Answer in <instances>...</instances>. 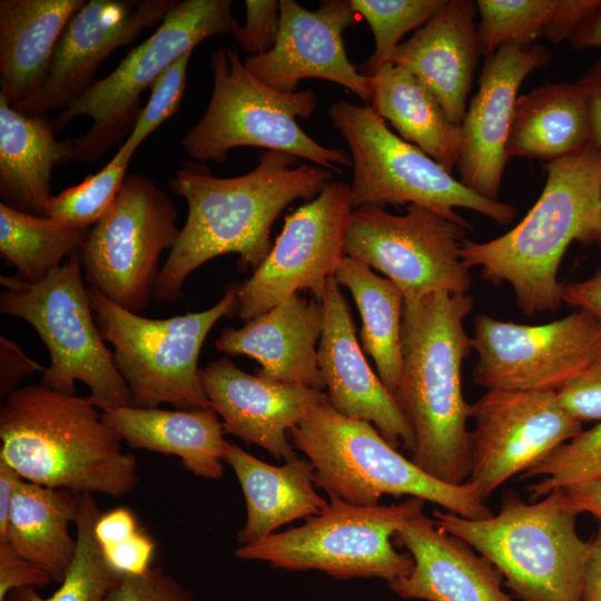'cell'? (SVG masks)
Wrapping results in <instances>:
<instances>
[{"label": "cell", "mask_w": 601, "mask_h": 601, "mask_svg": "<svg viewBox=\"0 0 601 601\" xmlns=\"http://www.w3.org/2000/svg\"><path fill=\"white\" fill-rule=\"evenodd\" d=\"M297 159L267 150L252 171L229 178L200 169L176 170L169 186L187 201L188 215L158 273L152 297L178 300L189 275L221 255L237 254L242 269L257 268L273 247L270 228L282 211L297 199H314L332 181L333 171L294 166Z\"/></svg>", "instance_id": "obj_1"}, {"label": "cell", "mask_w": 601, "mask_h": 601, "mask_svg": "<svg viewBox=\"0 0 601 601\" xmlns=\"http://www.w3.org/2000/svg\"><path fill=\"white\" fill-rule=\"evenodd\" d=\"M473 306L471 295L447 292L404 302L403 367L393 394L414 435L412 462L453 485L471 473V404L463 395L462 365L472 349L464 321Z\"/></svg>", "instance_id": "obj_2"}, {"label": "cell", "mask_w": 601, "mask_h": 601, "mask_svg": "<svg viewBox=\"0 0 601 601\" xmlns=\"http://www.w3.org/2000/svg\"><path fill=\"white\" fill-rule=\"evenodd\" d=\"M0 460L26 481L76 494L121 497L138 463L89 396L43 385L19 387L0 408Z\"/></svg>", "instance_id": "obj_3"}, {"label": "cell", "mask_w": 601, "mask_h": 601, "mask_svg": "<svg viewBox=\"0 0 601 601\" xmlns=\"http://www.w3.org/2000/svg\"><path fill=\"white\" fill-rule=\"evenodd\" d=\"M546 171L541 196L514 228L484 243L465 239L461 250L485 280L508 283L528 316L560 308L562 258L573 242L594 244L601 217V151L592 141Z\"/></svg>", "instance_id": "obj_4"}, {"label": "cell", "mask_w": 601, "mask_h": 601, "mask_svg": "<svg viewBox=\"0 0 601 601\" xmlns=\"http://www.w3.org/2000/svg\"><path fill=\"white\" fill-rule=\"evenodd\" d=\"M579 511L564 489L525 502L503 492L497 514L472 520L434 510L439 529L486 558L518 601H581L589 541L577 532Z\"/></svg>", "instance_id": "obj_5"}, {"label": "cell", "mask_w": 601, "mask_h": 601, "mask_svg": "<svg viewBox=\"0 0 601 601\" xmlns=\"http://www.w3.org/2000/svg\"><path fill=\"white\" fill-rule=\"evenodd\" d=\"M315 470V483L346 502L373 506L385 494L418 497L462 518L493 515L469 483H444L402 455L370 422L338 413L327 401L289 431Z\"/></svg>", "instance_id": "obj_6"}, {"label": "cell", "mask_w": 601, "mask_h": 601, "mask_svg": "<svg viewBox=\"0 0 601 601\" xmlns=\"http://www.w3.org/2000/svg\"><path fill=\"white\" fill-rule=\"evenodd\" d=\"M209 67V104L180 140L191 159L224 162L235 148L259 147L305 158L338 174L352 165L344 150L318 144L297 124V118H308L317 106L313 90L270 88L245 68L239 51L230 47L214 51Z\"/></svg>", "instance_id": "obj_7"}, {"label": "cell", "mask_w": 601, "mask_h": 601, "mask_svg": "<svg viewBox=\"0 0 601 601\" xmlns=\"http://www.w3.org/2000/svg\"><path fill=\"white\" fill-rule=\"evenodd\" d=\"M0 312L26 321L46 345L50 365L40 384L76 394V383L90 391L101 411L131 405L129 390L106 346L85 287L77 253L38 283L0 276Z\"/></svg>", "instance_id": "obj_8"}, {"label": "cell", "mask_w": 601, "mask_h": 601, "mask_svg": "<svg viewBox=\"0 0 601 601\" xmlns=\"http://www.w3.org/2000/svg\"><path fill=\"white\" fill-rule=\"evenodd\" d=\"M238 284L214 306L168 318H148L115 304L93 288L89 297L105 342L111 344L131 406L211 408L203 390L198 359L204 342L224 316L235 315Z\"/></svg>", "instance_id": "obj_9"}, {"label": "cell", "mask_w": 601, "mask_h": 601, "mask_svg": "<svg viewBox=\"0 0 601 601\" xmlns=\"http://www.w3.org/2000/svg\"><path fill=\"white\" fill-rule=\"evenodd\" d=\"M328 115L351 152L353 209L414 204L463 224L469 223L455 208L474 210L503 225L515 217L513 206L476 194L418 147L392 132L371 106L339 100Z\"/></svg>", "instance_id": "obj_10"}, {"label": "cell", "mask_w": 601, "mask_h": 601, "mask_svg": "<svg viewBox=\"0 0 601 601\" xmlns=\"http://www.w3.org/2000/svg\"><path fill=\"white\" fill-rule=\"evenodd\" d=\"M423 500L364 506L329 495L324 510L296 528L274 533L235 555L288 571H322L335 579L376 578L387 582L413 569L410 554L393 545L396 532L423 512Z\"/></svg>", "instance_id": "obj_11"}, {"label": "cell", "mask_w": 601, "mask_h": 601, "mask_svg": "<svg viewBox=\"0 0 601 601\" xmlns=\"http://www.w3.org/2000/svg\"><path fill=\"white\" fill-rule=\"evenodd\" d=\"M238 27L229 0L176 1L150 37L55 118L56 130L79 116L93 120L91 128L75 139V159L97 160L128 137L142 109V91L197 45L213 36L234 35Z\"/></svg>", "instance_id": "obj_12"}, {"label": "cell", "mask_w": 601, "mask_h": 601, "mask_svg": "<svg viewBox=\"0 0 601 601\" xmlns=\"http://www.w3.org/2000/svg\"><path fill=\"white\" fill-rule=\"evenodd\" d=\"M177 218L155 181L139 174L126 177L77 252L90 287L131 313L142 312L152 297L160 255L179 236Z\"/></svg>", "instance_id": "obj_13"}, {"label": "cell", "mask_w": 601, "mask_h": 601, "mask_svg": "<svg viewBox=\"0 0 601 601\" xmlns=\"http://www.w3.org/2000/svg\"><path fill=\"white\" fill-rule=\"evenodd\" d=\"M467 229L420 205H407L403 215L367 205L352 211L344 253L392 280L405 302L435 292L467 294L472 275L461 256Z\"/></svg>", "instance_id": "obj_14"}, {"label": "cell", "mask_w": 601, "mask_h": 601, "mask_svg": "<svg viewBox=\"0 0 601 601\" xmlns=\"http://www.w3.org/2000/svg\"><path fill=\"white\" fill-rule=\"evenodd\" d=\"M472 349L473 381L487 391L559 392L601 354V324L581 309L540 325L480 314Z\"/></svg>", "instance_id": "obj_15"}, {"label": "cell", "mask_w": 601, "mask_h": 601, "mask_svg": "<svg viewBox=\"0 0 601 601\" xmlns=\"http://www.w3.org/2000/svg\"><path fill=\"white\" fill-rule=\"evenodd\" d=\"M352 211L349 184L335 180L287 215L267 257L238 284L235 315L248 322L300 290L319 300L345 257Z\"/></svg>", "instance_id": "obj_16"}, {"label": "cell", "mask_w": 601, "mask_h": 601, "mask_svg": "<svg viewBox=\"0 0 601 601\" xmlns=\"http://www.w3.org/2000/svg\"><path fill=\"white\" fill-rule=\"evenodd\" d=\"M471 473L466 481L486 501L583 431L558 392L491 390L471 404Z\"/></svg>", "instance_id": "obj_17"}, {"label": "cell", "mask_w": 601, "mask_h": 601, "mask_svg": "<svg viewBox=\"0 0 601 601\" xmlns=\"http://www.w3.org/2000/svg\"><path fill=\"white\" fill-rule=\"evenodd\" d=\"M173 0H88L72 14L56 46L43 86L13 106L29 116L65 110L97 81L100 63L160 22Z\"/></svg>", "instance_id": "obj_18"}, {"label": "cell", "mask_w": 601, "mask_h": 601, "mask_svg": "<svg viewBox=\"0 0 601 601\" xmlns=\"http://www.w3.org/2000/svg\"><path fill=\"white\" fill-rule=\"evenodd\" d=\"M351 0H323L316 11L294 0L279 1V28L275 46L265 53L247 56L245 68L270 88L295 92L300 80L316 78L346 87L371 104L370 77L349 61L343 32L357 21Z\"/></svg>", "instance_id": "obj_19"}, {"label": "cell", "mask_w": 601, "mask_h": 601, "mask_svg": "<svg viewBox=\"0 0 601 601\" xmlns=\"http://www.w3.org/2000/svg\"><path fill=\"white\" fill-rule=\"evenodd\" d=\"M550 61L551 53L542 46L506 45L486 58L479 89L460 125L456 165L460 181L476 194L499 200L519 88Z\"/></svg>", "instance_id": "obj_20"}, {"label": "cell", "mask_w": 601, "mask_h": 601, "mask_svg": "<svg viewBox=\"0 0 601 601\" xmlns=\"http://www.w3.org/2000/svg\"><path fill=\"white\" fill-rule=\"evenodd\" d=\"M199 380L210 407L223 418L225 433L285 462L298 457L289 431L328 400L322 390L246 373L228 357L200 368Z\"/></svg>", "instance_id": "obj_21"}, {"label": "cell", "mask_w": 601, "mask_h": 601, "mask_svg": "<svg viewBox=\"0 0 601 601\" xmlns=\"http://www.w3.org/2000/svg\"><path fill=\"white\" fill-rule=\"evenodd\" d=\"M324 314L318 366L331 405L341 414L372 423L394 447H414L412 428L394 395L371 368L357 342L349 306L334 277L319 298Z\"/></svg>", "instance_id": "obj_22"}, {"label": "cell", "mask_w": 601, "mask_h": 601, "mask_svg": "<svg viewBox=\"0 0 601 601\" xmlns=\"http://www.w3.org/2000/svg\"><path fill=\"white\" fill-rule=\"evenodd\" d=\"M413 569L387 582L402 599L421 601H515L503 590V575L462 539L439 529L432 518L416 514L394 535Z\"/></svg>", "instance_id": "obj_23"}, {"label": "cell", "mask_w": 601, "mask_h": 601, "mask_svg": "<svg viewBox=\"0 0 601 601\" xmlns=\"http://www.w3.org/2000/svg\"><path fill=\"white\" fill-rule=\"evenodd\" d=\"M323 325L321 300L295 294L240 328L225 327L215 347L256 359L262 365L257 375L264 378L323 391L318 366Z\"/></svg>", "instance_id": "obj_24"}, {"label": "cell", "mask_w": 601, "mask_h": 601, "mask_svg": "<svg viewBox=\"0 0 601 601\" xmlns=\"http://www.w3.org/2000/svg\"><path fill=\"white\" fill-rule=\"evenodd\" d=\"M476 3L449 0L408 40L395 49L392 63L420 79L447 117L461 125L480 56Z\"/></svg>", "instance_id": "obj_25"}, {"label": "cell", "mask_w": 601, "mask_h": 601, "mask_svg": "<svg viewBox=\"0 0 601 601\" xmlns=\"http://www.w3.org/2000/svg\"><path fill=\"white\" fill-rule=\"evenodd\" d=\"M45 116L18 111L0 97V196L9 207L48 217L53 168L75 159V139H57Z\"/></svg>", "instance_id": "obj_26"}, {"label": "cell", "mask_w": 601, "mask_h": 601, "mask_svg": "<svg viewBox=\"0 0 601 601\" xmlns=\"http://www.w3.org/2000/svg\"><path fill=\"white\" fill-rule=\"evenodd\" d=\"M104 421L131 449L178 456L196 476H223L228 441L213 408L162 410L120 406L102 411Z\"/></svg>", "instance_id": "obj_27"}, {"label": "cell", "mask_w": 601, "mask_h": 601, "mask_svg": "<svg viewBox=\"0 0 601 601\" xmlns=\"http://www.w3.org/2000/svg\"><path fill=\"white\" fill-rule=\"evenodd\" d=\"M225 461L246 502V521L237 533L240 545L265 539L287 523L314 516L327 505L315 489V470L307 459L296 457L275 466L228 442Z\"/></svg>", "instance_id": "obj_28"}, {"label": "cell", "mask_w": 601, "mask_h": 601, "mask_svg": "<svg viewBox=\"0 0 601 601\" xmlns=\"http://www.w3.org/2000/svg\"><path fill=\"white\" fill-rule=\"evenodd\" d=\"M85 0L0 1V97L14 106L46 82L58 40Z\"/></svg>", "instance_id": "obj_29"}, {"label": "cell", "mask_w": 601, "mask_h": 601, "mask_svg": "<svg viewBox=\"0 0 601 601\" xmlns=\"http://www.w3.org/2000/svg\"><path fill=\"white\" fill-rule=\"evenodd\" d=\"M587 105L578 83L552 82L518 97L506 156L553 161L591 142Z\"/></svg>", "instance_id": "obj_30"}, {"label": "cell", "mask_w": 601, "mask_h": 601, "mask_svg": "<svg viewBox=\"0 0 601 601\" xmlns=\"http://www.w3.org/2000/svg\"><path fill=\"white\" fill-rule=\"evenodd\" d=\"M371 107L388 120L401 138L452 173L460 154L461 127L445 114L432 91L414 75L392 62L370 77Z\"/></svg>", "instance_id": "obj_31"}, {"label": "cell", "mask_w": 601, "mask_h": 601, "mask_svg": "<svg viewBox=\"0 0 601 601\" xmlns=\"http://www.w3.org/2000/svg\"><path fill=\"white\" fill-rule=\"evenodd\" d=\"M78 511L79 494L20 479L6 543L60 583L76 554L77 540L70 533V524L75 523Z\"/></svg>", "instance_id": "obj_32"}, {"label": "cell", "mask_w": 601, "mask_h": 601, "mask_svg": "<svg viewBox=\"0 0 601 601\" xmlns=\"http://www.w3.org/2000/svg\"><path fill=\"white\" fill-rule=\"evenodd\" d=\"M334 278L351 292L362 319L363 348L373 358L383 384L394 394L403 367V293L392 280L346 255Z\"/></svg>", "instance_id": "obj_33"}, {"label": "cell", "mask_w": 601, "mask_h": 601, "mask_svg": "<svg viewBox=\"0 0 601 601\" xmlns=\"http://www.w3.org/2000/svg\"><path fill=\"white\" fill-rule=\"evenodd\" d=\"M90 228H72L0 203V253L17 278L38 283L78 252Z\"/></svg>", "instance_id": "obj_34"}, {"label": "cell", "mask_w": 601, "mask_h": 601, "mask_svg": "<svg viewBox=\"0 0 601 601\" xmlns=\"http://www.w3.org/2000/svg\"><path fill=\"white\" fill-rule=\"evenodd\" d=\"M100 515L92 494H79L76 554L59 588L46 598L33 588L18 589L3 601H105L121 575L109 566L96 540L93 528Z\"/></svg>", "instance_id": "obj_35"}, {"label": "cell", "mask_w": 601, "mask_h": 601, "mask_svg": "<svg viewBox=\"0 0 601 601\" xmlns=\"http://www.w3.org/2000/svg\"><path fill=\"white\" fill-rule=\"evenodd\" d=\"M481 56L490 57L506 45L523 48L543 37L555 14L558 0H479Z\"/></svg>", "instance_id": "obj_36"}, {"label": "cell", "mask_w": 601, "mask_h": 601, "mask_svg": "<svg viewBox=\"0 0 601 601\" xmlns=\"http://www.w3.org/2000/svg\"><path fill=\"white\" fill-rule=\"evenodd\" d=\"M446 0H351L355 12L368 23L375 40L373 55L358 68L366 77L376 73L392 57L402 37L424 26Z\"/></svg>", "instance_id": "obj_37"}, {"label": "cell", "mask_w": 601, "mask_h": 601, "mask_svg": "<svg viewBox=\"0 0 601 601\" xmlns=\"http://www.w3.org/2000/svg\"><path fill=\"white\" fill-rule=\"evenodd\" d=\"M520 477H542L529 485L532 501L555 489L601 479V423L552 450Z\"/></svg>", "instance_id": "obj_38"}, {"label": "cell", "mask_w": 601, "mask_h": 601, "mask_svg": "<svg viewBox=\"0 0 601 601\" xmlns=\"http://www.w3.org/2000/svg\"><path fill=\"white\" fill-rule=\"evenodd\" d=\"M131 155L119 154L98 173L53 196L48 217L72 228H90L111 206L125 179Z\"/></svg>", "instance_id": "obj_39"}, {"label": "cell", "mask_w": 601, "mask_h": 601, "mask_svg": "<svg viewBox=\"0 0 601 601\" xmlns=\"http://www.w3.org/2000/svg\"><path fill=\"white\" fill-rule=\"evenodd\" d=\"M191 55L193 51H188L181 56L151 83L149 100L117 152L134 156L141 142L178 111L186 89Z\"/></svg>", "instance_id": "obj_40"}, {"label": "cell", "mask_w": 601, "mask_h": 601, "mask_svg": "<svg viewBox=\"0 0 601 601\" xmlns=\"http://www.w3.org/2000/svg\"><path fill=\"white\" fill-rule=\"evenodd\" d=\"M105 601H196L193 592L161 566L145 573L121 575Z\"/></svg>", "instance_id": "obj_41"}, {"label": "cell", "mask_w": 601, "mask_h": 601, "mask_svg": "<svg viewBox=\"0 0 601 601\" xmlns=\"http://www.w3.org/2000/svg\"><path fill=\"white\" fill-rule=\"evenodd\" d=\"M246 21L234 32L236 42L249 56L268 52L276 42L279 28V1L246 0Z\"/></svg>", "instance_id": "obj_42"}, {"label": "cell", "mask_w": 601, "mask_h": 601, "mask_svg": "<svg viewBox=\"0 0 601 601\" xmlns=\"http://www.w3.org/2000/svg\"><path fill=\"white\" fill-rule=\"evenodd\" d=\"M558 396L565 410L582 423L601 420V354Z\"/></svg>", "instance_id": "obj_43"}, {"label": "cell", "mask_w": 601, "mask_h": 601, "mask_svg": "<svg viewBox=\"0 0 601 601\" xmlns=\"http://www.w3.org/2000/svg\"><path fill=\"white\" fill-rule=\"evenodd\" d=\"M52 582L45 569L20 556L9 543H0V601L13 590H38Z\"/></svg>", "instance_id": "obj_44"}, {"label": "cell", "mask_w": 601, "mask_h": 601, "mask_svg": "<svg viewBox=\"0 0 601 601\" xmlns=\"http://www.w3.org/2000/svg\"><path fill=\"white\" fill-rule=\"evenodd\" d=\"M100 549L115 572L120 575H137L151 566L156 544L146 533L138 530L128 539Z\"/></svg>", "instance_id": "obj_45"}, {"label": "cell", "mask_w": 601, "mask_h": 601, "mask_svg": "<svg viewBox=\"0 0 601 601\" xmlns=\"http://www.w3.org/2000/svg\"><path fill=\"white\" fill-rule=\"evenodd\" d=\"M46 367L27 356L18 344L0 336V395L4 400L18 390L23 378L33 373H43Z\"/></svg>", "instance_id": "obj_46"}, {"label": "cell", "mask_w": 601, "mask_h": 601, "mask_svg": "<svg viewBox=\"0 0 601 601\" xmlns=\"http://www.w3.org/2000/svg\"><path fill=\"white\" fill-rule=\"evenodd\" d=\"M600 3L601 0H558L554 18L543 38L552 43L569 40Z\"/></svg>", "instance_id": "obj_47"}, {"label": "cell", "mask_w": 601, "mask_h": 601, "mask_svg": "<svg viewBox=\"0 0 601 601\" xmlns=\"http://www.w3.org/2000/svg\"><path fill=\"white\" fill-rule=\"evenodd\" d=\"M562 302L588 312L601 324V267L587 279L563 284Z\"/></svg>", "instance_id": "obj_48"}, {"label": "cell", "mask_w": 601, "mask_h": 601, "mask_svg": "<svg viewBox=\"0 0 601 601\" xmlns=\"http://www.w3.org/2000/svg\"><path fill=\"white\" fill-rule=\"evenodd\" d=\"M139 530L134 513L126 508H117L98 518L93 532L100 548L119 543Z\"/></svg>", "instance_id": "obj_49"}, {"label": "cell", "mask_w": 601, "mask_h": 601, "mask_svg": "<svg viewBox=\"0 0 601 601\" xmlns=\"http://www.w3.org/2000/svg\"><path fill=\"white\" fill-rule=\"evenodd\" d=\"M577 83L587 105L591 140L601 151V61L592 65Z\"/></svg>", "instance_id": "obj_50"}, {"label": "cell", "mask_w": 601, "mask_h": 601, "mask_svg": "<svg viewBox=\"0 0 601 601\" xmlns=\"http://www.w3.org/2000/svg\"><path fill=\"white\" fill-rule=\"evenodd\" d=\"M601 601V523L589 541L583 570L582 600Z\"/></svg>", "instance_id": "obj_51"}, {"label": "cell", "mask_w": 601, "mask_h": 601, "mask_svg": "<svg viewBox=\"0 0 601 601\" xmlns=\"http://www.w3.org/2000/svg\"><path fill=\"white\" fill-rule=\"evenodd\" d=\"M564 491L579 513L588 512L601 523V479L577 483Z\"/></svg>", "instance_id": "obj_52"}, {"label": "cell", "mask_w": 601, "mask_h": 601, "mask_svg": "<svg viewBox=\"0 0 601 601\" xmlns=\"http://www.w3.org/2000/svg\"><path fill=\"white\" fill-rule=\"evenodd\" d=\"M20 479L12 467L0 460V543L8 541L11 504Z\"/></svg>", "instance_id": "obj_53"}, {"label": "cell", "mask_w": 601, "mask_h": 601, "mask_svg": "<svg viewBox=\"0 0 601 601\" xmlns=\"http://www.w3.org/2000/svg\"><path fill=\"white\" fill-rule=\"evenodd\" d=\"M577 50L601 48V3L569 39Z\"/></svg>", "instance_id": "obj_54"}, {"label": "cell", "mask_w": 601, "mask_h": 601, "mask_svg": "<svg viewBox=\"0 0 601 601\" xmlns=\"http://www.w3.org/2000/svg\"><path fill=\"white\" fill-rule=\"evenodd\" d=\"M594 244H598L599 246H601V217H600V223H599L598 230L595 234Z\"/></svg>", "instance_id": "obj_55"}]
</instances>
